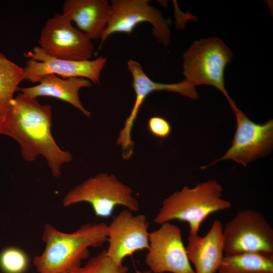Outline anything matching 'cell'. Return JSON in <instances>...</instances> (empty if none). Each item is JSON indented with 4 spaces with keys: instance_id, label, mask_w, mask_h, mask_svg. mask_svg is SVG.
<instances>
[{
    "instance_id": "obj_11",
    "label": "cell",
    "mask_w": 273,
    "mask_h": 273,
    "mask_svg": "<svg viewBox=\"0 0 273 273\" xmlns=\"http://www.w3.org/2000/svg\"><path fill=\"white\" fill-rule=\"evenodd\" d=\"M127 67L132 78V85L135 98L132 109L126 118L123 128L120 131L116 145L121 146L122 158L128 160L132 156L134 142L131 137L132 129L140 109L146 98L154 92L167 91L178 93L192 99H199L196 86L188 80L175 83H162L155 82L147 76L141 64L136 61L129 60Z\"/></svg>"
},
{
    "instance_id": "obj_17",
    "label": "cell",
    "mask_w": 273,
    "mask_h": 273,
    "mask_svg": "<svg viewBox=\"0 0 273 273\" xmlns=\"http://www.w3.org/2000/svg\"><path fill=\"white\" fill-rule=\"evenodd\" d=\"M218 273H273V255L243 253L224 255Z\"/></svg>"
},
{
    "instance_id": "obj_16",
    "label": "cell",
    "mask_w": 273,
    "mask_h": 273,
    "mask_svg": "<svg viewBox=\"0 0 273 273\" xmlns=\"http://www.w3.org/2000/svg\"><path fill=\"white\" fill-rule=\"evenodd\" d=\"M88 79L81 77L61 78L55 74L43 76L34 86L18 87L23 95L32 98L50 97L57 98L72 105L87 117L91 113L85 109L80 100L79 92L83 87L92 86Z\"/></svg>"
},
{
    "instance_id": "obj_15",
    "label": "cell",
    "mask_w": 273,
    "mask_h": 273,
    "mask_svg": "<svg viewBox=\"0 0 273 273\" xmlns=\"http://www.w3.org/2000/svg\"><path fill=\"white\" fill-rule=\"evenodd\" d=\"M110 14V4L107 0H67L63 6L62 14L92 40H100Z\"/></svg>"
},
{
    "instance_id": "obj_1",
    "label": "cell",
    "mask_w": 273,
    "mask_h": 273,
    "mask_svg": "<svg viewBox=\"0 0 273 273\" xmlns=\"http://www.w3.org/2000/svg\"><path fill=\"white\" fill-rule=\"evenodd\" d=\"M52 107L36 99L19 94L12 100L2 117L1 134L9 136L19 144L23 158L34 161L41 155L54 177H59L62 166L72 161L69 151L61 150L51 132Z\"/></svg>"
},
{
    "instance_id": "obj_13",
    "label": "cell",
    "mask_w": 273,
    "mask_h": 273,
    "mask_svg": "<svg viewBox=\"0 0 273 273\" xmlns=\"http://www.w3.org/2000/svg\"><path fill=\"white\" fill-rule=\"evenodd\" d=\"M148 228L145 215H134L127 209L120 212L107 224V255L115 262L122 263L126 257L137 251L148 250Z\"/></svg>"
},
{
    "instance_id": "obj_20",
    "label": "cell",
    "mask_w": 273,
    "mask_h": 273,
    "mask_svg": "<svg viewBox=\"0 0 273 273\" xmlns=\"http://www.w3.org/2000/svg\"><path fill=\"white\" fill-rule=\"evenodd\" d=\"M29 265L28 255L19 247L9 246L0 252V270L3 273H25Z\"/></svg>"
},
{
    "instance_id": "obj_5",
    "label": "cell",
    "mask_w": 273,
    "mask_h": 273,
    "mask_svg": "<svg viewBox=\"0 0 273 273\" xmlns=\"http://www.w3.org/2000/svg\"><path fill=\"white\" fill-rule=\"evenodd\" d=\"M82 202L89 203L96 216L105 218L110 217L118 206L130 211L139 210L132 189L113 174L100 173L90 177L68 192L62 204L67 207Z\"/></svg>"
},
{
    "instance_id": "obj_7",
    "label": "cell",
    "mask_w": 273,
    "mask_h": 273,
    "mask_svg": "<svg viewBox=\"0 0 273 273\" xmlns=\"http://www.w3.org/2000/svg\"><path fill=\"white\" fill-rule=\"evenodd\" d=\"M150 23L153 35L163 44L169 42L170 30L162 13L150 4L148 0H113L107 27L101 38L99 49L111 34L115 33L130 34L140 23Z\"/></svg>"
},
{
    "instance_id": "obj_6",
    "label": "cell",
    "mask_w": 273,
    "mask_h": 273,
    "mask_svg": "<svg viewBox=\"0 0 273 273\" xmlns=\"http://www.w3.org/2000/svg\"><path fill=\"white\" fill-rule=\"evenodd\" d=\"M224 255H273V229L265 217L253 209L239 211L223 226Z\"/></svg>"
},
{
    "instance_id": "obj_4",
    "label": "cell",
    "mask_w": 273,
    "mask_h": 273,
    "mask_svg": "<svg viewBox=\"0 0 273 273\" xmlns=\"http://www.w3.org/2000/svg\"><path fill=\"white\" fill-rule=\"evenodd\" d=\"M233 57L232 51L219 38L196 40L183 55L185 79L195 86L205 84L216 87L231 105L235 102L225 87L224 70Z\"/></svg>"
},
{
    "instance_id": "obj_22",
    "label": "cell",
    "mask_w": 273,
    "mask_h": 273,
    "mask_svg": "<svg viewBox=\"0 0 273 273\" xmlns=\"http://www.w3.org/2000/svg\"><path fill=\"white\" fill-rule=\"evenodd\" d=\"M2 125V117L0 116V134L1 132Z\"/></svg>"
},
{
    "instance_id": "obj_9",
    "label": "cell",
    "mask_w": 273,
    "mask_h": 273,
    "mask_svg": "<svg viewBox=\"0 0 273 273\" xmlns=\"http://www.w3.org/2000/svg\"><path fill=\"white\" fill-rule=\"evenodd\" d=\"M39 47L48 55L65 60H90L93 53L92 39L63 14H56L47 20L38 40Z\"/></svg>"
},
{
    "instance_id": "obj_21",
    "label": "cell",
    "mask_w": 273,
    "mask_h": 273,
    "mask_svg": "<svg viewBox=\"0 0 273 273\" xmlns=\"http://www.w3.org/2000/svg\"><path fill=\"white\" fill-rule=\"evenodd\" d=\"M148 127L152 134L160 139L167 138L171 131V127L168 121L158 116L152 117L149 119Z\"/></svg>"
},
{
    "instance_id": "obj_23",
    "label": "cell",
    "mask_w": 273,
    "mask_h": 273,
    "mask_svg": "<svg viewBox=\"0 0 273 273\" xmlns=\"http://www.w3.org/2000/svg\"><path fill=\"white\" fill-rule=\"evenodd\" d=\"M35 273V272H34Z\"/></svg>"
},
{
    "instance_id": "obj_19",
    "label": "cell",
    "mask_w": 273,
    "mask_h": 273,
    "mask_svg": "<svg viewBox=\"0 0 273 273\" xmlns=\"http://www.w3.org/2000/svg\"><path fill=\"white\" fill-rule=\"evenodd\" d=\"M128 267L111 259L103 250L90 258L83 266H79L64 273H127Z\"/></svg>"
},
{
    "instance_id": "obj_3",
    "label": "cell",
    "mask_w": 273,
    "mask_h": 273,
    "mask_svg": "<svg viewBox=\"0 0 273 273\" xmlns=\"http://www.w3.org/2000/svg\"><path fill=\"white\" fill-rule=\"evenodd\" d=\"M222 191L215 179L193 188L185 186L163 201L154 221L159 224L174 220L184 221L189 224L190 235H198L201 223L210 214L231 207V202L222 198Z\"/></svg>"
},
{
    "instance_id": "obj_14",
    "label": "cell",
    "mask_w": 273,
    "mask_h": 273,
    "mask_svg": "<svg viewBox=\"0 0 273 273\" xmlns=\"http://www.w3.org/2000/svg\"><path fill=\"white\" fill-rule=\"evenodd\" d=\"M222 229L220 221L215 219L204 236L189 234L186 248L195 273L217 272L224 255Z\"/></svg>"
},
{
    "instance_id": "obj_10",
    "label": "cell",
    "mask_w": 273,
    "mask_h": 273,
    "mask_svg": "<svg viewBox=\"0 0 273 273\" xmlns=\"http://www.w3.org/2000/svg\"><path fill=\"white\" fill-rule=\"evenodd\" d=\"M149 235L145 261L154 273H195L189 259L179 227L170 222L160 224Z\"/></svg>"
},
{
    "instance_id": "obj_18",
    "label": "cell",
    "mask_w": 273,
    "mask_h": 273,
    "mask_svg": "<svg viewBox=\"0 0 273 273\" xmlns=\"http://www.w3.org/2000/svg\"><path fill=\"white\" fill-rule=\"evenodd\" d=\"M23 80V68L0 53V116L8 109L19 84Z\"/></svg>"
},
{
    "instance_id": "obj_12",
    "label": "cell",
    "mask_w": 273,
    "mask_h": 273,
    "mask_svg": "<svg viewBox=\"0 0 273 273\" xmlns=\"http://www.w3.org/2000/svg\"><path fill=\"white\" fill-rule=\"evenodd\" d=\"M24 56L28 59L23 68V80L33 83H38L47 75L55 74L64 78H84L100 84L101 74L107 62L103 57L83 61L57 59L48 55L39 46Z\"/></svg>"
},
{
    "instance_id": "obj_8",
    "label": "cell",
    "mask_w": 273,
    "mask_h": 273,
    "mask_svg": "<svg viewBox=\"0 0 273 273\" xmlns=\"http://www.w3.org/2000/svg\"><path fill=\"white\" fill-rule=\"evenodd\" d=\"M230 106L237 121L232 145L220 158L203 168L226 160L246 166L250 162L271 152L273 146V120H269L263 124L256 123L238 108L235 103Z\"/></svg>"
},
{
    "instance_id": "obj_2",
    "label": "cell",
    "mask_w": 273,
    "mask_h": 273,
    "mask_svg": "<svg viewBox=\"0 0 273 273\" xmlns=\"http://www.w3.org/2000/svg\"><path fill=\"white\" fill-rule=\"evenodd\" d=\"M43 252L33 263L37 273H64L81 265L89 254V247L102 245L107 240V224L87 223L72 233H65L50 224L44 227Z\"/></svg>"
}]
</instances>
